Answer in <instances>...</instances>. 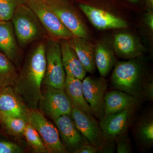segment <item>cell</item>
<instances>
[{
    "instance_id": "cell-26",
    "label": "cell",
    "mask_w": 153,
    "mask_h": 153,
    "mask_svg": "<svg viewBox=\"0 0 153 153\" xmlns=\"http://www.w3.org/2000/svg\"><path fill=\"white\" fill-rule=\"evenodd\" d=\"M22 0H0V21H11Z\"/></svg>"
},
{
    "instance_id": "cell-15",
    "label": "cell",
    "mask_w": 153,
    "mask_h": 153,
    "mask_svg": "<svg viewBox=\"0 0 153 153\" xmlns=\"http://www.w3.org/2000/svg\"><path fill=\"white\" fill-rule=\"evenodd\" d=\"M21 48L11 21H0V52L13 62L19 59Z\"/></svg>"
},
{
    "instance_id": "cell-34",
    "label": "cell",
    "mask_w": 153,
    "mask_h": 153,
    "mask_svg": "<svg viewBox=\"0 0 153 153\" xmlns=\"http://www.w3.org/2000/svg\"><path fill=\"white\" fill-rule=\"evenodd\" d=\"M127 1H128L130 2L137 3L140 1V0H127Z\"/></svg>"
},
{
    "instance_id": "cell-32",
    "label": "cell",
    "mask_w": 153,
    "mask_h": 153,
    "mask_svg": "<svg viewBox=\"0 0 153 153\" xmlns=\"http://www.w3.org/2000/svg\"><path fill=\"white\" fill-rule=\"evenodd\" d=\"M146 22L152 31L153 30V10H149L146 16Z\"/></svg>"
},
{
    "instance_id": "cell-24",
    "label": "cell",
    "mask_w": 153,
    "mask_h": 153,
    "mask_svg": "<svg viewBox=\"0 0 153 153\" xmlns=\"http://www.w3.org/2000/svg\"><path fill=\"white\" fill-rule=\"evenodd\" d=\"M138 141L145 148L152 147L153 145V120L147 118L138 125L135 131Z\"/></svg>"
},
{
    "instance_id": "cell-25",
    "label": "cell",
    "mask_w": 153,
    "mask_h": 153,
    "mask_svg": "<svg viewBox=\"0 0 153 153\" xmlns=\"http://www.w3.org/2000/svg\"><path fill=\"white\" fill-rule=\"evenodd\" d=\"M28 145L35 153H48L43 140L36 129L28 123H27L24 132Z\"/></svg>"
},
{
    "instance_id": "cell-4",
    "label": "cell",
    "mask_w": 153,
    "mask_h": 153,
    "mask_svg": "<svg viewBox=\"0 0 153 153\" xmlns=\"http://www.w3.org/2000/svg\"><path fill=\"white\" fill-rule=\"evenodd\" d=\"M73 37L88 40L90 34L73 0H45Z\"/></svg>"
},
{
    "instance_id": "cell-33",
    "label": "cell",
    "mask_w": 153,
    "mask_h": 153,
    "mask_svg": "<svg viewBox=\"0 0 153 153\" xmlns=\"http://www.w3.org/2000/svg\"><path fill=\"white\" fill-rule=\"evenodd\" d=\"M146 6L147 10H153V0H146Z\"/></svg>"
},
{
    "instance_id": "cell-16",
    "label": "cell",
    "mask_w": 153,
    "mask_h": 153,
    "mask_svg": "<svg viewBox=\"0 0 153 153\" xmlns=\"http://www.w3.org/2000/svg\"><path fill=\"white\" fill-rule=\"evenodd\" d=\"M61 57L66 74L82 80L87 71L80 62L76 52L65 39L59 40Z\"/></svg>"
},
{
    "instance_id": "cell-27",
    "label": "cell",
    "mask_w": 153,
    "mask_h": 153,
    "mask_svg": "<svg viewBox=\"0 0 153 153\" xmlns=\"http://www.w3.org/2000/svg\"><path fill=\"white\" fill-rule=\"evenodd\" d=\"M117 144V153H131L132 152L131 143L129 138L127 131L117 137L115 139Z\"/></svg>"
},
{
    "instance_id": "cell-7",
    "label": "cell",
    "mask_w": 153,
    "mask_h": 153,
    "mask_svg": "<svg viewBox=\"0 0 153 153\" xmlns=\"http://www.w3.org/2000/svg\"><path fill=\"white\" fill-rule=\"evenodd\" d=\"M45 44L46 67L43 82L45 85L64 89L66 74L59 40L49 38Z\"/></svg>"
},
{
    "instance_id": "cell-11",
    "label": "cell",
    "mask_w": 153,
    "mask_h": 153,
    "mask_svg": "<svg viewBox=\"0 0 153 153\" xmlns=\"http://www.w3.org/2000/svg\"><path fill=\"white\" fill-rule=\"evenodd\" d=\"M71 116L74 124L89 144L98 149L104 140L99 125L93 115L72 107Z\"/></svg>"
},
{
    "instance_id": "cell-6",
    "label": "cell",
    "mask_w": 153,
    "mask_h": 153,
    "mask_svg": "<svg viewBox=\"0 0 153 153\" xmlns=\"http://www.w3.org/2000/svg\"><path fill=\"white\" fill-rule=\"evenodd\" d=\"M75 3L91 24L99 30L127 27L125 21L104 9L100 5L97 0H75Z\"/></svg>"
},
{
    "instance_id": "cell-12",
    "label": "cell",
    "mask_w": 153,
    "mask_h": 153,
    "mask_svg": "<svg viewBox=\"0 0 153 153\" xmlns=\"http://www.w3.org/2000/svg\"><path fill=\"white\" fill-rule=\"evenodd\" d=\"M52 120L67 152L69 150L70 152L76 153L82 146L89 144L76 128L71 115H63Z\"/></svg>"
},
{
    "instance_id": "cell-2",
    "label": "cell",
    "mask_w": 153,
    "mask_h": 153,
    "mask_svg": "<svg viewBox=\"0 0 153 153\" xmlns=\"http://www.w3.org/2000/svg\"><path fill=\"white\" fill-rule=\"evenodd\" d=\"M11 21L21 48L24 49L47 35L36 14L23 2L17 7Z\"/></svg>"
},
{
    "instance_id": "cell-23",
    "label": "cell",
    "mask_w": 153,
    "mask_h": 153,
    "mask_svg": "<svg viewBox=\"0 0 153 153\" xmlns=\"http://www.w3.org/2000/svg\"><path fill=\"white\" fill-rule=\"evenodd\" d=\"M27 122L0 112V126L8 134L13 136L24 134Z\"/></svg>"
},
{
    "instance_id": "cell-10",
    "label": "cell",
    "mask_w": 153,
    "mask_h": 153,
    "mask_svg": "<svg viewBox=\"0 0 153 153\" xmlns=\"http://www.w3.org/2000/svg\"><path fill=\"white\" fill-rule=\"evenodd\" d=\"M83 95L93 116L100 120L104 116V98L108 88L105 77L85 76L82 79Z\"/></svg>"
},
{
    "instance_id": "cell-29",
    "label": "cell",
    "mask_w": 153,
    "mask_h": 153,
    "mask_svg": "<svg viewBox=\"0 0 153 153\" xmlns=\"http://www.w3.org/2000/svg\"><path fill=\"white\" fill-rule=\"evenodd\" d=\"M116 149V142L114 139L104 138V140L101 146L97 149V152L113 153L115 152Z\"/></svg>"
},
{
    "instance_id": "cell-5",
    "label": "cell",
    "mask_w": 153,
    "mask_h": 153,
    "mask_svg": "<svg viewBox=\"0 0 153 153\" xmlns=\"http://www.w3.org/2000/svg\"><path fill=\"white\" fill-rule=\"evenodd\" d=\"M22 1L36 14L49 38L68 40L73 37L45 0H22Z\"/></svg>"
},
{
    "instance_id": "cell-3",
    "label": "cell",
    "mask_w": 153,
    "mask_h": 153,
    "mask_svg": "<svg viewBox=\"0 0 153 153\" xmlns=\"http://www.w3.org/2000/svg\"><path fill=\"white\" fill-rule=\"evenodd\" d=\"M116 89L130 94L140 102L143 100V87L145 82L142 68L134 60L117 62L111 77Z\"/></svg>"
},
{
    "instance_id": "cell-21",
    "label": "cell",
    "mask_w": 153,
    "mask_h": 153,
    "mask_svg": "<svg viewBox=\"0 0 153 153\" xmlns=\"http://www.w3.org/2000/svg\"><path fill=\"white\" fill-rule=\"evenodd\" d=\"M96 66L102 77H106L117 63L112 49L104 42H100L95 46Z\"/></svg>"
},
{
    "instance_id": "cell-30",
    "label": "cell",
    "mask_w": 153,
    "mask_h": 153,
    "mask_svg": "<svg viewBox=\"0 0 153 153\" xmlns=\"http://www.w3.org/2000/svg\"><path fill=\"white\" fill-rule=\"evenodd\" d=\"M143 100H152L153 83L152 81H145L143 87Z\"/></svg>"
},
{
    "instance_id": "cell-20",
    "label": "cell",
    "mask_w": 153,
    "mask_h": 153,
    "mask_svg": "<svg viewBox=\"0 0 153 153\" xmlns=\"http://www.w3.org/2000/svg\"><path fill=\"white\" fill-rule=\"evenodd\" d=\"M113 47L117 55L124 58H133L140 54L136 40L131 34L120 33L114 36Z\"/></svg>"
},
{
    "instance_id": "cell-19",
    "label": "cell",
    "mask_w": 153,
    "mask_h": 153,
    "mask_svg": "<svg viewBox=\"0 0 153 153\" xmlns=\"http://www.w3.org/2000/svg\"><path fill=\"white\" fill-rule=\"evenodd\" d=\"M82 83V80L66 74L64 89L70 99L72 107L88 114L93 115L89 105L84 98Z\"/></svg>"
},
{
    "instance_id": "cell-31",
    "label": "cell",
    "mask_w": 153,
    "mask_h": 153,
    "mask_svg": "<svg viewBox=\"0 0 153 153\" xmlns=\"http://www.w3.org/2000/svg\"><path fill=\"white\" fill-rule=\"evenodd\" d=\"M97 151L96 148L88 144L82 146L76 153H95L97 152Z\"/></svg>"
},
{
    "instance_id": "cell-9",
    "label": "cell",
    "mask_w": 153,
    "mask_h": 153,
    "mask_svg": "<svg viewBox=\"0 0 153 153\" xmlns=\"http://www.w3.org/2000/svg\"><path fill=\"white\" fill-rule=\"evenodd\" d=\"M38 108L52 119L63 115H71L72 105L65 89L46 85L41 91Z\"/></svg>"
},
{
    "instance_id": "cell-17",
    "label": "cell",
    "mask_w": 153,
    "mask_h": 153,
    "mask_svg": "<svg viewBox=\"0 0 153 153\" xmlns=\"http://www.w3.org/2000/svg\"><path fill=\"white\" fill-rule=\"evenodd\" d=\"M67 41L87 72L94 74L96 68L95 46L84 38L73 37Z\"/></svg>"
},
{
    "instance_id": "cell-8",
    "label": "cell",
    "mask_w": 153,
    "mask_h": 153,
    "mask_svg": "<svg viewBox=\"0 0 153 153\" xmlns=\"http://www.w3.org/2000/svg\"><path fill=\"white\" fill-rule=\"evenodd\" d=\"M27 123L36 129L43 140L48 153H68L60 138L57 128L38 109H28Z\"/></svg>"
},
{
    "instance_id": "cell-14",
    "label": "cell",
    "mask_w": 153,
    "mask_h": 153,
    "mask_svg": "<svg viewBox=\"0 0 153 153\" xmlns=\"http://www.w3.org/2000/svg\"><path fill=\"white\" fill-rule=\"evenodd\" d=\"M28 108L12 86L0 90V112L27 122Z\"/></svg>"
},
{
    "instance_id": "cell-28",
    "label": "cell",
    "mask_w": 153,
    "mask_h": 153,
    "mask_svg": "<svg viewBox=\"0 0 153 153\" xmlns=\"http://www.w3.org/2000/svg\"><path fill=\"white\" fill-rule=\"evenodd\" d=\"M24 149L16 144L0 139V153H21Z\"/></svg>"
},
{
    "instance_id": "cell-22",
    "label": "cell",
    "mask_w": 153,
    "mask_h": 153,
    "mask_svg": "<svg viewBox=\"0 0 153 153\" xmlns=\"http://www.w3.org/2000/svg\"><path fill=\"white\" fill-rule=\"evenodd\" d=\"M17 75L16 67L12 61L0 52V90L13 86Z\"/></svg>"
},
{
    "instance_id": "cell-13",
    "label": "cell",
    "mask_w": 153,
    "mask_h": 153,
    "mask_svg": "<svg viewBox=\"0 0 153 153\" xmlns=\"http://www.w3.org/2000/svg\"><path fill=\"white\" fill-rule=\"evenodd\" d=\"M136 107H131L120 112L104 115L99 124L103 137L115 139L127 131Z\"/></svg>"
},
{
    "instance_id": "cell-18",
    "label": "cell",
    "mask_w": 153,
    "mask_h": 153,
    "mask_svg": "<svg viewBox=\"0 0 153 153\" xmlns=\"http://www.w3.org/2000/svg\"><path fill=\"white\" fill-rule=\"evenodd\" d=\"M140 101L133 96L120 90L107 91L104 98V115L137 107Z\"/></svg>"
},
{
    "instance_id": "cell-1",
    "label": "cell",
    "mask_w": 153,
    "mask_h": 153,
    "mask_svg": "<svg viewBox=\"0 0 153 153\" xmlns=\"http://www.w3.org/2000/svg\"><path fill=\"white\" fill-rule=\"evenodd\" d=\"M46 67V44L41 41L29 53L12 86L28 109H38Z\"/></svg>"
}]
</instances>
